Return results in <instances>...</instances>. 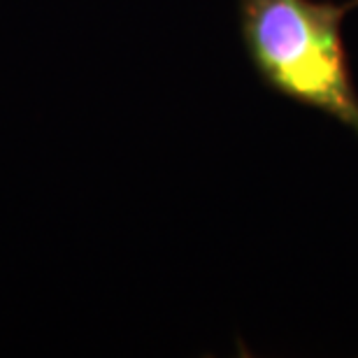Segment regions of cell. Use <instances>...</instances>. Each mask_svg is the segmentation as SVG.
Wrapping results in <instances>:
<instances>
[{"label":"cell","instance_id":"1","mask_svg":"<svg viewBox=\"0 0 358 358\" xmlns=\"http://www.w3.org/2000/svg\"><path fill=\"white\" fill-rule=\"evenodd\" d=\"M347 12V3L240 0V28L249 61L270 89L358 133V91L340 28Z\"/></svg>","mask_w":358,"mask_h":358},{"label":"cell","instance_id":"2","mask_svg":"<svg viewBox=\"0 0 358 358\" xmlns=\"http://www.w3.org/2000/svg\"><path fill=\"white\" fill-rule=\"evenodd\" d=\"M347 5H349V10H354V7L358 5V0H349V3H347Z\"/></svg>","mask_w":358,"mask_h":358}]
</instances>
